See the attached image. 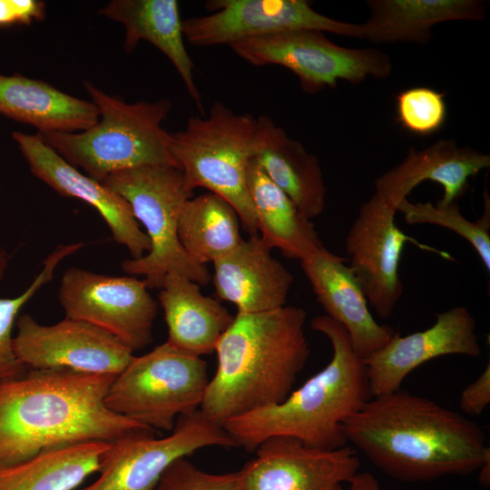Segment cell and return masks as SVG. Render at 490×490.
Instances as JSON below:
<instances>
[{
    "label": "cell",
    "instance_id": "cell-1",
    "mask_svg": "<svg viewBox=\"0 0 490 490\" xmlns=\"http://www.w3.org/2000/svg\"><path fill=\"white\" fill-rule=\"evenodd\" d=\"M344 432L375 466L404 482L469 475L490 458L479 425L401 389L372 397L346 421Z\"/></svg>",
    "mask_w": 490,
    "mask_h": 490
},
{
    "label": "cell",
    "instance_id": "cell-2",
    "mask_svg": "<svg viewBox=\"0 0 490 490\" xmlns=\"http://www.w3.org/2000/svg\"><path fill=\"white\" fill-rule=\"evenodd\" d=\"M115 377L64 368L28 369L0 383V468L54 446L113 443L151 428L105 406Z\"/></svg>",
    "mask_w": 490,
    "mask_h": 490
},
{
    "label": "cell",
    "instance_id": "cell-3",
    "mask_svg": "<svg viewBox=\"0 0 490 490\" xmlns=\"http://www.w3.org/2000/svg\"><path fill=\"white\" fill-rule=\"evenodd\" d=\"M306 318L298 307L237 312L216 346L218 367L209 380L201 412L222 425L285 400L309 356Z\"/></svg>",
    "mask_w": 490,
    "mask_h": 490
},
{
    "label": "cell",
    "instance_id": "cell-4",
    "mask_svg": "<svg viewBox=\"0 0 490 490\" xmlns=\"http://www.w3.org/2000/svg\"><path fill=\"white\" fill-rule=\"evenodd\" d=\"M310 327L329 340V362L282 402L224 422L221 426L237 446L255 451L264 440L279 436L320 449L348 444L346 421L372 397L366 364L342 325L321 315L311 320Z\"/></svg>",
    "mask_w": 490,
    "mask_h": 490
},
{
    "label": "cell",
    "instance_id": "cell-5",
    "mask_svg": "<svg viewBox=\"0 0 490 490\" xmlns=\"http://www.w3.org/2000/svg\"><path fill=\"white\" fill-rule=\"evenodd\" d=\"M83 84L98 109V122L76 133L37 132L48 146L98 181L115 172L141 166H176L170 152L172 133L162 126L172 109L169 100L128 103L91 82Z\"/></svg>",
    "mask_w": 490,
    "mask_h": 490
},
{
    "label": "cell",
    "instance_id": "cell-6",
    "mask_svg": "<svg viewBox=\"0 0 490 490\" xmlns=\"http://www.w3.org/2000/svg\"><path fill=\"white\" fill-rule=\"evenodd\" d=\"M257 145V118L236 113L220 101L211 104L208 116L189 117L184 129L172 133L170 144L173 162L189 186L227 201L250 236L259 234L247 182Z\"/></svg>",
    "mask_w": 490,
    "mask_h": 490
},
{
    "label": "cell",
    "instance_id": "cell-7",
    "mask_svg": "<svg viewBox=\"0 0 490 490\" xmlns=\"http://www.w3.org/2000/svg\"><path fill=\"white\" fill-rule=\"evenodd\" d=\"M130 205L146 230L150 250L125 260L122 270L142 275L148 289H161L166 275L175 271L205 286L211 279L206 265L192 260L178 238V220L193 195L182 172L174 165H146L115 172L100 181Z\"/></svg>",
    "mask_w": 490,
    "mask_h": 490
},
{
    "label": "cell",
    "instance_id": "cell-8",
    "mask_svg": "<svg viewBox=\"0 0 490 490\" xmlns=\"http://www.w3.org/2000/svg\"><path fill=\"white\" fill-rule=\"evenodd\" d=\"M209 380L201 357L165 342L132 358L115 377L104 404L153 430L172 432L180 416L200 409Z\"/></svg>",
    "mask_w": 490,
    "mask_h": 490
},
{
    "label": "cell",
    "instance_id": "cell-9",
    "mask_svg": "<svg viewBox=\"0 0 490 490\" xmlns=\"http://www.w3.org/2000/svg\"><path fill=\"white\" fill-rule=\"evenodd\" d=\"M255 66L280 65L291 71L307 93L335 88L338 80L358 84L368 76L388 77L390 56L377 48H348L331 42L324 32L294 30L250 38L229 45Z\"/></svg>",
    "mask_w": 490,
    "mask_h": 490
},
{
    "label": "cell",
    "instance_id": "cell-10",
    "mask_svg": "<svg viewBox=\"0 0 490 490\" xmlns=\"http://www.w3.org/2000/svg\"><path fill=\"white\" fill-rule=\"evenodd\" d=\"M208 446H237L221 425L197 409L180 416L166 436L148 428L112 443L98 478L80 490H154L173 461Z\"/></svg>",
    "mask_w": 490,
    "mask_h": 490
},
{
    "label": "cell",
    "instance_id": "cell-11",
    "mask_svg": "<svg viewBox=\"0 0 490 490\" xmlns=\"http://www.w3.org/2000/svg\"><path fill=\"white\" fill-rule=\"evenodd\" d=\"M59 301L66 318L101 328L132 352L152 341L158 306L143 279L72 267L61 279Z\"/></svg>",
    "mask_w": 490,
    "mask_h": 490
},
{
    "label": "cell",
    "instance_id": "cell-12",
    "mask_svg": "<svg viewBox=\"0 0 490 490\" xmlns=\"http://www.w3.org/2000/svg\"><path fill=\"white\" fill-rule=\"evenodd\" d=\"M208 15L182 20L183 36L195 46H213L294 30H318L363 39L361 24L338 21L306 0H210Z\"/></svg>",
    "mask_w": 490,
    "mask_h": 490
},
{
    "label": "cell",
    "instance_id": "cell-13",
    "mask_svg": "<svg viewBox=\"0 0 490 490\" xmlns=\"http://www.w3.org/2000/svg\"><path fill=\"white\" fill-rule=\"evenodd\" d=\"M396 212L374 193L359 207L345 241L348 266L368 302L381 318L392 314L402 296L399 264L407 242L451 260L446 251L422 244L401 231L395 223Z\"/></svg>",
    "mask_w": 490,
    "mask_h": 490
},
{
    "label": "cell",
    "instance_id": "cell-14",
    "mask_svg": "<svg viewBox=\"0 0 490 490\" xmlns=\"http://www.w3.org/2000/svg\"><path fill=\"white\" fill-rule=\"evenodd\" d=\"M15 351L28 369H70L97 375L120 374L133 352L107 331L65 318L44 326L28 314L17 320Z\"/></svg>",
    "mask_w": 490,
    "mask_h": 490
},
{
    "label": "cell",
    "instance_id": "cell-15",
    "mask_svg": "<svg viewBox=\"0 0 490 490\" xmlns=\"http://www.w3.org/2000/svg\"><path fill=\"white\" fill-rule=\"evenodd\" d=\"M239 471L243 490H343L358 472V453L348 445L320 449L290 436H272Z\"/></svg>",
    "mask_w": 490,
    "mask_h": 490
},
{
    "label": "cell",
    "instance_id": "cell-16",
    "mask_svg": "<svg viewBox=\"0 0 490 490\" xmlns=\"http://www.w3.org/2000/svg\"><path fill=\"white\" fill-rule=\"evenodd\" d=\"M476 322L463 306L436 314L428 328L407 336L396 332L380 349L364 359L372 397L400 389L407 375L433 358L447 355L478 358Z\"/></svg>",
    "mask_w": 490,
    "mask_h": 490
},
{
    "label": "cell",
    "instance_id": "cell-17",
    "mask_svg": "<svg viewBox=\"0 0 490 490\" xmlns=\"http://www.w3.org/2000/svg\"><path fill=\"white\" fill-rule=\"evenodd\" d=\"M12 137L31 172L58 193L80 199L93 206L107 223L114 240L132 259L150 250V240L134 218L130 205L100 181L81 173L36 134L14 132Z\"/></svg>",
    "mask_w": 490,
    "mask_h": 490
},
{
    "label": "cell",
    "instance_id": "cell-18",
    "mask_svg": "<svg viewBox=\"0 0 490 490\" xmlns=\"http://www.w3.org/2000/svg\"><path fill=\"white\" fill-rule=\"evenodd\" d=\"M318 303L327 316L342 325L355 352L363 359L382 348L397 331L380 325L346 260L324 246L300 260Z\"/></svg>",
    "mask_w": 490,
    "mask_h": 490
},
{
    "label": "cell",
    "instance_id": "cell-19",
    "mask_svg": "<svg viewBox=\"0 0 490 490\" xmlns=\"http://www.w3.org/2000/svg\"><path fill=\"white\" fill-rule=\"evenodd\" d=\"M489 166V154L441 139L421 150L408 149L400 163L376 179L374 193L396 210L419 183L432 181L444 189L437 203L447 205L465 194L471 177Z\"/></svg>",
    "mask_w": 490,
    "mask_h": 490
},
{
    "label": "cell",
    "instance_id": "cell-20",
    "mask_svg": "<svg viewBox=\"0 0 490 490\" xmlns=\"http://www.w3.org/2000/svg\"><path fill=\"white\" fill-rule=\"evenodd\" d=\"M271 250L259 234L251 235L214 261L212 281L217 297L242 313L284 307L293 276L271 255Z\"/></svg>",
    "mask_w": 490,
    "mask_h": 490
},
{
    "label": "cell",
    "instance_id": "cell-21",
    "mask_svg": "<svg viewBox=\"0 0 490 490\" xmlns=\"http://www.w3.org/2000/svg\"><path fill=\"white\" fill-rule=\"evenodd\" d=\"M255 159L270 179L311 220L326 204V185L318 158L267 115L257 118Z\"/></svg>",
    "mask_w": 490,
    "mask_h": 490
},
{
    "label": "cell",
    "instance_id": "cell-22",
    "mask_svg": "<svg viewBox=\"0 0 490 490\" xmlns=\"http://www.w3.org/2000/svg\"><path fill=\"white\" fill-rule=\"evenodd\" d=\"M125 28L123 48L132 53L141 40L158 48L173 64L185 88L204 116L194 80V64L184 44L182 20L175 0H113L100 11Z\"/></svg>",
    "mask_w": 490,
    "mask_h": 490
},
{
    "label": "cell",
    "instance_id": "cell-23",
    "mask_svg": "<svg viewBox=\"0 0 490 490\" xmlns=\"http://www.w3.org/2000/svg\"><path fill=\"white\" fill-rule=\"evenodd\" d=\"M160 289L168 327L166 342L199 357L214 352L234 316L218 300L204 296L198 283L178 272L168 273Z\"/></svg>",
    "mask_w": 490,
    "mask_h": 490
},
{
    "label": "cell",
    "instance_id": "cell-24",
    "mask_svg": "<svg viewBox=\"0 0 490 490\" xmlns=\"http://www.w3.org/2000/svg\"><path fill=\"white\" fill-rule=\"evenodd\" d=\"M369 16L363 39L374 44H427L435 25L452 21H479L486 8L480 0H368Z\"/></svg>",
    "mask_w": 490,
    "mask_h": 490
},
{
    "label": "cell",
    "instance_id": "cell-25",
    "mask_svg": "<svg viewBox=\"0 0 490 490\" xmlns=\"http://www.w3.org/2000/svg\"><path fill=\"white\" fill-rule=\"evenodd\" d=\"M0 114L31 124L39 133L83 132L100 117L93 103L19 74H0Z\"/></svg>",
    "mask_w": 490,
    "mask_h": 490
},
{
    "label": "cell",
    "instance_id": "cell-26",
    "mask_svg": "<svg viewBox=\"0 0 490 490\" xmlns=\"http://www.w3.org/2000/svg\"><path fill=\"white\" fill-rule=\"evenodd\" d=\"M247 182L259 235L271 249L300 261L323 246L310 220L270 181L255 157L248 167Z\"/></svg>",
    "mask_w": 490,
    "mask_h": 490
},
{
    "label": "cell",
    "instance_id": "cell-27",
    "mask_svg": "<svg viewBox=\"0 0 490 490\" xmlns=\"http://www.w3.org/2000/svg\"><path fill=\"white\" fill-rule=\"evenodd\" d=\"M112 443L62 445L0 468V490H74L98 472Z\"/></svg>",
    "mask_w": 490,
    "mask_h": 490
},
{
    "label": "cell",
    "instance_id": "cell-28",
    "mask_svg": "<svg viewBox=\"0 0 490 490\" xmlns=\"http://www.w3.org/2000/svg\"><path fill=\"white\" fill-rule=\"evenodd\" d=\"M234 208L212 192L189 199L178 220V238L197 263L214 262L233 250L243 240Z\"/></svg>",
    "mask_w": 490,
    "mask_h": 490
},
{
    "label": "cell",
    "instance_id": "cell-29",
    "mask_svg": "<svg viewBox=\"0 0 490 490\" xmlns=\"http://www.w3.org/2000/svg\"><path fill=\"white\" fill-rule=\"evenodd\" d=\"M484 214L475 221L466 219L460 211L457 201L447 205L426 202H410L402 200L397 211L404 215L409 224L429 223L446 228L465 239L475 249L487 271H490V201L486 188L484 192Z\"/></svg>",
    "mask_w": 490,
    "mask_h": 490
},
{
    "label": "cell",
    "instance_id": "cell-30",
    "mask_svg": "<svg viewBox=\"0 0 490 490\" xmlns=\"http://www.w3.org/2000/svg\"><path fill=\"white\" fill-rule=\"evenodd\" d=\"M83 243L59 245L43 262V269L21 295L0 299V383L24 375L28 368L17 358L12 330L22 307L46 283L52 280L57 265L81 249Z\"/></svg>",
    "mask_w": 490,
    "mask_h": 490
},
{
    "label": "cell",
    "instance_id": "cell-31",
    "mask_svg": "<svg viewBox=\"0 0 490 490\" xmlns=\"http://www.w3.org/2000/svg\"><path fill=\"white\" fill-rule=\"evenodd\" d=\"M397 120L407 132L429 136L438 132L446 119L445 93L428 87H412L396 96Z\"/></svg>",
    "mask_w": 490,
    "mask_h": 490
},
{
    "label": "cell",
    "instance_id": "cell-32",
    "mask_svg": "<svg viewBox=\"0 0 490 490\" xmlns=\"http://www.w3.org/2000/svg\"><path fill=\"white\" fill-rule=\"evenodd\" d=\"M154 490H243L240 474H211L187 457L173 461L163 472Z\"/></svg>",
    "mask_w": 490,
    "mask_h": 490
},
{
    "label": "cell",
    "instance_id": "cell-33",
    "mask_svg": "<svg viewBox=\"0 0 490 490\" xmlns=\"http://www.w3.org/2000/svg\"><path fill=\"white\" fill-rule=\"evenodd\" d=\"M45 16V4L37 0H0V27L30 24Z\"/></svg>",
    "mask_w": 490,
    "mask_h": 490
},
{
    "label": "cell",
    "instance_id": "cell-34",
    "mask_svg": "<svg viewBox=\"0 0 490 490\" xmlns=\"http://www.w3.org/2000/svg\"><path fill=\"white\" fill-rule=\"evenodd\" d=\"M490 402V363L479 377L461 392L459 407L463 413L479 416Z\"/></svg>",
    "mask_w": 490,
    "mask_h": 490
},
{
    "label": "cell",
    "instance_id": "cell-35",
    "mask_svg": "<svg viewBox=\"0 0 490 490\" xmlns=\"http://www.w3.org/2000/svg\"><path fill=\"white\" fill-rule=\"evenodd\" d=\"M348 485V490H385L381 487L377 477L368 472H358L350 479Z\"/></svg>",
    "mask_w": 490,
    "mask_h": 490
},
{
    "label": "cell",
    "instance_id": "cell-36",
    "mask_svg": "<svg viewBox=\"0 0 490 490\" xmlns=\"http://www.w3.org/2000/svg\"><path fill=\"white\" fill-rule=\"evenodd\" d=\"M490 466V458L487 459L479 468V481L484 485H489V468Z\"/></svg>",
    "mask_w": 490,
    "mask_h": 490
}]
</instances>
